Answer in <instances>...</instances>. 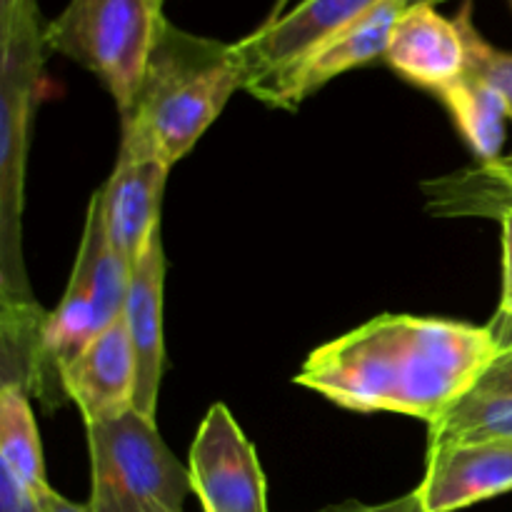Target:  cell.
<instances>
[{
	"label": "cell",
	"mask_w": 512,
	"mask_h": 512,
	"mask_svg": "<svg viewBox=\"0 0 512 512\" xmlns=\"http://www.w3.org/2000/svg\"><path fill=\"white\" fill-rule=\"evenodd\" d=\"M498 355L490 325L380 315L313 350L295 383L340 408L433 425L473 393Z\"/></svg>",
	"instance_id": "obj_1"
},
{
	"label": "cell",
	"mask_w": 512,
	"mask_h": 512,
	"mask_svg": "<svg viewBox=\"0 0 512 512\" xmlns=\"http://www.w3.org/2000/svg\"><path fill=\"white\" fill-rule=\"evenodd\" d=\"M240 88L245 78L235 43L193 35L165 20L133 105L120 115V150L173 168Z\"/></svg>",
	"instance_id": "obj_2"
},
{
	"label": "cell",
	"mask_w": 512,
	"mask_h": 512,
	"mask_svg": "<svg viewBox=\"0 0 512 512\" xmlns=\"http://www.w3.org/2000/svg\"><path fill=\"white\" fill-rule=\"evenodd\" d=\"M165 0H70L45 25V45L83 65L125 115L165 25Z\"/></svg>",
	"instance_id": "obj_3"
},
{
	"label": "cell",
	"mask_w": 512,
	"mask_h": 512,
	"mask_svg": "<svg viewBox=\"0 0 512 512\" xmlns=\"http://www.w3.org/2000/svg\"><path fill=\"white\" fill-rule=\"evenodd\" d=\"M3 40V288L5 305H28L30 293L20 260V213H23V165L28 145L30 105L43 65L45 25L38 0H18L0 13Z\"/></svg>",
	"instance_id": "obj_4"
},
{
	"label": "cell",
	"mask_w": 512,
	"mask_h": 512,
	"mask_svg": "<svg viewBox=\"0 0 512 512\" xmlns=\"http://www.w3.org/2000/svg\"><path fill=\"white\" fill-rule=\"evenodd\" d=\"M88 428L90 510L93 512H183L193 490L190 470L170 453L155 420L128 410Z\"/></svg>",
	"instance_id": "obj_5"
},
{
	"label": "cell",
	"mask_w": 512,
	"mask_h": 512,
	"mask_svg": "<svg viewBox=\"0 0 512 512\" xmlns=\"http://www.w3.org/2000/svg\"><path fill=\"white\" fill-rule=\"evenodd\" d=\"M128 285L130 265L110 243L103 198L100 190H95L85 213L83 238L68 288L58 308L43 318L35 363L48 365L58 380L63 378L65 365L115 320L123 318Z\"/></svg>",
	"instance_id": "obj_6"
},
{
	"label": "cell",
	"mask_w": 512,
	"mask_h": 512,
	"mask_svg": "<svg viewBox=\"0 0 512 512\" xmlns=\"http://www.w3.org/2000/svg\"><path fill=\"white\" fill-rule=\"evenodd\" d=\"M190 483L205 512H268L265 473L253 443L215 403L190 448Z\"/></svg>",
	"instance_id": "obj_7"
},
{
	"label": "cell",
	"mask_w": 512,
	"mask_h": 512,
	"mask_svg": "<svg viewBox=\"0 0 512 512\" xmlns=\"http://www.w3.org/2000/svg\"><path fill=\"white\" fill-rule=\"evenodd\" d=\"M408 5L410 0H383L363 20L330 38L328 43L313 50L308 58L280 70L273 78L250 88L248 93L263 103L273 105V108L295 110L305 98L318 93L323 85H328L338 75L385 58L395 20Z\"/></svg>",
	"instance_id": "obj_8"
},
{
	"label": "cell",
	"mask_w": 512,
	"mask_h": 512,
	"mask_svg": "<svg viewBox=\"0 0 512 512\" xmlns=\"http://www.w3.org/2000/svg\"><path fill=\"white\" fill-rule=\"evenodd\" d=\"M380 3L383 0H303L273 23H263L255 33L235 43L245 90L308 58Z\"/></svg>",
	"instance_id": "obj_9"
},
{
	"label": "cell",
	"mask_w": 512,
	"mask_h": 512,
	"mask_svg": "<svg viewBox=\"0 0 512 512\" xmlns=\"http://www.w3.org/2000/svg\"><path fill=\"white\" fill-rule=\"evenodd\" d=\"M512 490V440H465L430 445L418 485L425 512H455Z\"/></svg>",
	"instance_id": "obj_10"
},
{
	"label": "cell",
	"mask_w": 512,
	"mask_h": 512,
	"mask_svg": "<svg viewBox=\"0 0 512 512\" xmlns=\"http://www.w3.org/2000/svg\"><path fill=\"white\" fill-rule=\"evenodd\" d=\"M383 60L403 80L438 95L465 75L468 45L458 20L440 15L433 0H418L395 20Z\"/></svg>",
	"instance_id": "obj_11"
},
{
	"label": "cell",
	"mask_w": 512,
	"mask_h": 512,
	"mask_svg": "<svg viewBox=\"0 0 512 512\" xmlns=\"http://www.w3.org/2000/svg\"><path fill=\"white\" fill-rule=\"evenodd\" d=\"M135 378L133 345L120 318L65 365L60 385L78 405L85 425H95L133 410Z\"/></svg>",
	"instance_id": "obj_12"
},
{
	"label": "cell",
	"mask_w": 512,
	"mask_h": 512,
	"mask_svg": "<svg viewBox=\"0 0 512 512\" xmlns=\"http://www.w3.org/2000/svg\"><path fill=\"white\" fill-rule=\"evenodd\" d=\"M163 285L165 253L160 230L153 235L145 253L130 268L128 300L123 320L128 328L135 355V400L133 410L155 420L160 380H163L165 343H163Z\"/></svg>",
	"instance_id": "obj_13"
},
{
	"label": "cell",
	"mask_w": 512,
	"mask_h": 512,
	"mask_svg": "<svg viewBox=\"0 0 512 512\" xmlns=\"http://www.w3.org/2000/svg\"><path fill=\"white\" fill-rule=\"evenodd\" d=\"M170 168L160 160L118 150V163L100 188L108 238L133 268L160 230V200Z\"/></svg>",
	"instance_id": "obj_14"
},
{
	"label": "cell",
	"mask_w": 512,
	"mask_h": 512,
	"mask_svg": "<svg viewBox=\"0 0 512 512\" xmlns=\"http://www.w3.org/2000/svg\"><path fill=\"white\" fill-rule=\"evenodd\" d=\"M425 210L438 218H495L512 210V155L475 163L420 185Z\"/></svg>",
	"instance_id": "obj_15"
},
{
	"label": "cell",
	"mask_w": 512,
	"mask_h": 512,
	"mask_svg": "<svg viewBox=\"0 0 512 512\" xmlns=\"http://www.w3.org/2000/svg\"><path fill=\"white\" fill-rule=\"evenodd\" d=\"M448 108L460 138L470 145L478 163L500 158L505 143V123L510 120L503 95L478 75L465 70L463 78L438 93Z\"/></svg>",
	"instance_id": "obj_16"
},
{
	"label": "cell",
	"mask_w": 512,
	"mask_h": 512,
	"mask_svg": "<svg viewBox=\"0 0 512 512\" xmlns=\"http://www.w3.org/2000/svg\"><path fill=\"white\" fill-rule=\"evenodd\" d=\"M0 468L28 485L33 493L43 495L50 490L38 425L20 383H3L0 390Z\"/></svg>",
	"instance_id": "obj_17"
},
{
	"label": "cell",
	"mask_w": 512,
	"mask_h": 512,
	"mask_svg": "<svg viewBox=\"0 0 512 512\" xmlns=\"http://www.w3.org/2000/svg\"><path fill=\"white\" fill-rule=\"evenodd\" d=\"M512 440V395L470 393L430 425V445Z\"/></svg>",
	"instance_id": "obj_18"
},
{
	"label": "cell",
	"mask_w": 512,
	"mask_h": 512,
	"mask_svg": "<svg viewBox=\"0 0 512 512\" xmlns=\"http://www.w3.org/2000/svg\"><path fill=\"white\" fill-rule=\"evenodd\" d=\"M460 30H463L465 45H468V73L478 75V78L488 80L500 95H503L505 105H508V115L512 120V53L510 50H500L490 45L488 40L480 35L473 20V0H465L463 8L455 15Z\"/></svg>",
	"instance_id": "obj_19"
},
{
	"label": "cell",
	"mask_w": 512,
	"mask_h": 512,
	"mask_svg": "<svg viewBox=\"0 0 512 512\" xmlns=\"http://www.w3.org/2000/svg\"><path fill=\"white\" fill-rule=\"evenodd\" d=\"M0 512H43L40 495L0 468Z\"/></svg>",
	"instance_id": "obj_20"
},
{
	"label": "cell",
	"mask_w": 512,
	"mask_h": 512,
	"mask_svg": "<svg viewBox=\"0 0 512 512\" xmlns=\"http://www.w3.org/2000/svg\"><path fill=\"white\" fill-rule=\"evenodd\" d=\"M473 393L483 395H512V348L503 350L495 358V363L485 370L483 378L478 380Z\"/></svg>",
	"instance_id": "obj_21"
},
{
	"label": "cell",
	"mask_w": 512,
	"mask_h": 512,
	"mask_svg": "<svg viewBox=\"0 0 512 512\" xmlns=\"http://www.w3.org/2000/svg\"><path fill=\"white\" fill-rule=\"evenodd\" d=\"M503 223V295H500V308L495 318H512V210L500 218Z\"/></svg>",
	"instance_id": "obj_22"
},
{
	"label": "cell",
	"mask_w": 512,
	"mask_h": 512,
	"mask_svg": "<svg viewBox=\"0 0 512 512\" xmlns=\"http://www.w3.org/2000/svg\"><path fill=\"white\" fill-rule=\"evenodd\" d=\"M318 512H425V510H423V505H420L418 495L410 493V495H405V498L390 500V503H383V505H363V503H355V500H350V503L330 505V508H323Z\"/></svg>",
	"instance_id": "obj_23"
},
{
	"label": "cell",
	"mask_w": 512,
	"mask_h": 512,
	"mask_svg": "<svg viewBox=\"0 0 512 512\" xmlns=\"http://www.w3.org/2000/svg\"><path fill=\"white\" fill-rule=\"evenodd\" d=\"M40 508H43V512H93L90 510V505L73 503V500H68V498H63V495L55 493L53 488L45 490V493L40 495Z\"/></svg>",
	"instance_id": "obj_24"
},
{
	"label": "cell",
	"mask_w": 512,
	"mask_h": 512,
	"mask_svg": "<svg viewBox=\"0 0 512 512\" xmlns=\"http://www.w3.org/2000/svg\"><path fill=\"white\" fill-rule=\"evenodd\" d=\"M490 328H493L495 340H498L500 353H503V350H510L512 348V318L510 320L495 318L493 323H490Z\"/></svg>",
	"instance_id": "obj_25"
},
{
	"label": "cell",
	"mask_w": 512,
	"mask_h": 512,
	"mask_svg": "<svg viewBox=\"0 0 512 512\" xmlns=\"http://www.w3.org/2000/svg\"><path fill=\"white\" fill-rule=\"evenodd\" d=\"M288 3H290V0H275L273 10H270V15L265 18V23H273V20H278L280 15H285V8H288Z\"/></svg>",
	"instance_id": "obj_26"
},
{
	"label": "cell",
	"mask_w": 512,
	"mask_h": 512,
	"mask_svg": "<svg viewBox=\"0 0 512 512\" xmlns=\"http://www.w3.org/2000/svg\"><path fill=\"white\" fill-rule=\"evenodd\" d=\"M15 3H18V0H0V13H5L8 8H13Z\"/></svg>",
	"instance_id": "obj_27"
},
{
	"label": "cell",
	"mask_w": 512,
	"mask_h": 512,
	"mask_svg": "<svg viewBox=\"0 0 512 512\" xmlns=\"http://www.w3.org/2000/svg\"><path fill=\"white\" fill-rule=\"evenodd\" d=\"M410 3H418V0H410Z\"/></svg>",
	"instance_id": "obj_28"
},
{
	"label": "cell",
	"mask_w": 512,
	"mask_h": 512,
	"mask_svg": "<svg viewBox=\"0 0 512 512\" xmlns=\"http://www.w3.org/2000/svg\"><path fill=\"white\" fill-rule=\"evenodd\" d=\"M510 5H512V0H510Z\"/></svg>",
	"instance_id": "obj_29"
}]
</instances>
